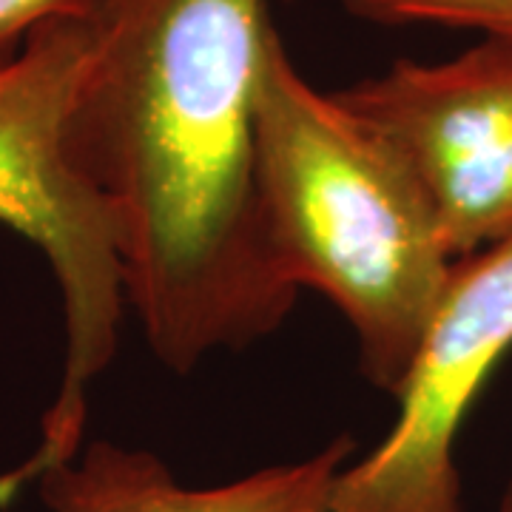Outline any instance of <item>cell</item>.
Listing matches in <instances>:
<instances>
[{"label": "cell", "instance_id": "obj_9", "mask_svg": "<svg viewBox=\"0 0 512 512\" xmlns=\"http://www.w3.org/2000/svg\"><path fill=\"white\" fill-rule=\"evenodd\" d=\"M495 512H512V476L507 481V487H504V493L498 498V510Z\"/></svg>", "mask_w": 512, "mask_h": 512}, {"label": "cell", "instance_id": "obj_1", "mask_svg": "<svg viewBox=\"0 0 512 512\" xmlns=\"http://www.w3.org/2000/svg\"><path fill=\"white\" fill-rule=\"evenodd\" d=\"M69 114L74 163L109 211L126 308L174 373L271 336L299 291L256 202L265 0H92Z\"/></svg>", "mask_w": 512, "mask_h": 512}, {"label": "cell", "instance_id": "obj_4", "mask_svg": "<svg viewBox=\"0 0 512 512\" xmlns=\"http://www.w3.org/2000/svg\"><path fill=\"white\" fill-rule=\"evenodd\" d=\"M336 97L399 154L453 262L512 239V40L396 60Z\"/></svg>", "mask_w": 512, "mask_h": 512}, {"label": "cell", "instance_id": "obj_8", "mask_svg": "<svg viewBox=\"0 0 512 512\" xmlns=\"http://www.w3.org/2000/svg\"><path fill=\"white\" fill-rule=\"evenodd\" d=\"M92 0H0V66L15 60L40 26L83 18Z\"/></svg>", "mask_w": 512, "mask_h": 512}, {"label": "cell", "instance_id": "obj_3", "mask_svg": "<svg viewBox=\"0 0 512 512\" xmlns=\"http://www.w3.org/2000/svg\"><path fill=\"white\" fill-rule=\"evenodd\" d=\"M86 46L83 18L52 20L0 66V225L46 256L66 330L63 373L40 444L15 473L0 476L12 495L83 447L89 390L114 362L126 316L114 225L69 146Z\"/></svg>", "mask_w": 512, "mask_h": 512}, {"label": "cell", "instance_id": "obj_6", "mask_svg": "<svg viewBox=\"0 0 512 512\" xmlns=\"http://www.w3.org/2000/svg\"><path fill=\"white\" fill-rule=\"evenodd\" d=\"M350 453L353 439L339 436L302 461L217 487H185L148 450L89 441L32 484L49 512H328L333 481Z\"/></svg>", "mask_w": 512, "mask_h": 512}, {"label": "cell", "instance_id": "obj_7", "mask_svg": "<svg viewBox=\"0 0 512 512\" xmlns=\"http://www.w3.org/2000/svg\"><path fill=\"white\" fill-rule=\"evenodd\" d=\"M342 6L379 26H447L512 40V0H342Z\"/></svg>", "mask_w": 512, "mask_h": 512}, {"label": "cell", "instance_id": "obj_2", "mask_svg": "<svg viewBox=\"0 0 512 512\" xmlns=\"http://www.w3.org/2000/svg\"><path fill=\"white\" fill-rule=\"evenodd\" d=\"M254 165L282 279L348 319L367 382L396 396L456 262L399 154L296 69L276 26L256 86Z\"/></svg>", "mask_w": 512, "mask_h": 512}, {"label": "cell", "instance_id": "obj_5", "mask_svg": "<svg viewBox=\"0 0 512 512\" xmlns=\"http://www.w3.org/2000/svg\"><path fill=\"white\" fill-rule=\"evenodd\" d=\"M510 348L512 239L453 265L396 393L399 419L336 476L328 512H461L456 439Z\"/></svg>", "mask_w": 512, "mask_h": 512}]
</instances>
